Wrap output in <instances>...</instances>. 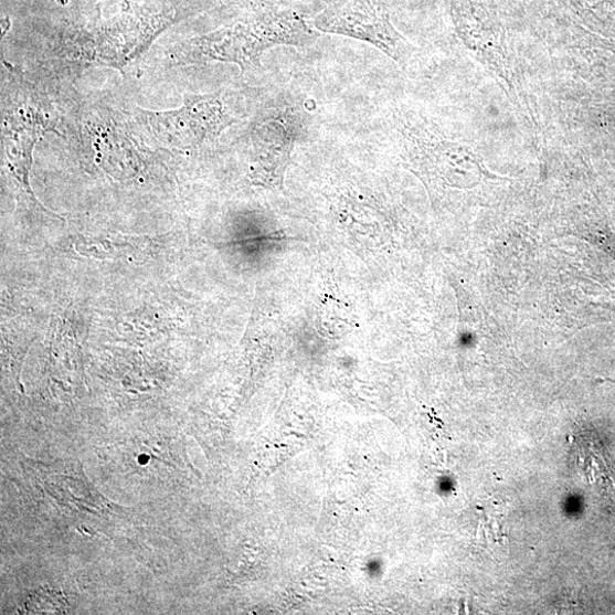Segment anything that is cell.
<instances>
[{"label":"cell","instance_id":"6da1fadb","mask_svg":"<svg viewBox=\"0 0 615 615\" xmlns=\"http://www.w3.org/2000/svg\"><path fill=\"white\" fill-rule=\"evenodd\" d=\"M318 35L294 12L266 10L209 35L204 50L214 59L247 66L259 64L263 53L273 46H306Z\"/></svg>","mask_w":615,"mask_h":615},{"label":"cell","instance_id":"7a4b0ae2","mask_svg":"<svg viewBox=\"0 0 615 615\" xmlns=\"http://www.w3.org/2000/svg\"><path fill=\"white\" fill-rule=\"evenodd\" d=\"M315 25L324 32L370 43L393 59L405 51L401 35L375 0H339L316 18Z\"/></svg>","mask_w":615,"mask_h":615},{"label":"cell","instance_id":"3957f363","mask_svg":"<svg viewBox=\"0 0 615 615\" xmlns=\"http://www.w3.org/2000/svg\"><path fill=\"white\" fill-rule=\"evenodd\" d=\"M296 132L280 119L264 123L255 134L256 150L265 179H280L293 153Z\"/></svg>","mask_w":615,"mask_h":615}]
</instances>
